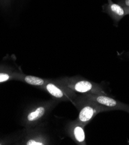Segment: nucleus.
Wrapping results in <instances>:
<instances>
[{
  "instance_id": "obj_10",
  "label": "nucleus",
  "mask_w": 129,
  "mask_h": 145,
  "mask_svg": "<svg viewBox=\"0 0 129 145\" xmlns=\"http://www.w3.org/2000/svg\"><path fill=\"white\" fill-rule=\"evenodd\" d=\"M9 79V76L4 73H0V83L5 82Z\"/></svg>"
},
{
  "instance_id": "obj_11",
  "label": "nucleus",
  "mask_w": 129,
  "mask_h": 145,
  "mask_svg": "<svg viewBox=\"0 0 129 145\" xmlns=\"http://www.w3.org/2000/svg\"><path fill=\"white\" fill-rule=\"evenodd\" d=\"M118 3L125 8H129V0H118Z\"/></svg>"
},
{
  "instance_id": "obj_3",
  "label": "nucleus",
  "mask_w": 129,
  "mask_h": 145,
  "mask_svg": "<svg viewBox=\"0 0 129 145\" xmlns=\"http://www.w3.org/2000/svg\"><path fill=\"white\" fill-rule=\"evenodd\" d=\"M67 85L69 88L79 93L84 94H108L101 85L87 80L82 79L75 82H69Z\"/></svg>"
},
{
  "instance_id": "obj_1",
  "label": "nucleus",
  "mask_w": 129,
  "mask_h": 145,
  "mask_svg": "<svg viewBox=\"0 0 129 145\" xmlns=\"http://www.w3.org/2000/svg\"><path fill=\"white\" fill-rule=\"evenodd\" d=\"M85 99L81 102L78 117L79 121L82 125L87 124L98 113L110 111L109 108L99 105L93 101L85 97Z\"/></svg>"
},
{
  "instance_id": "obj_6",
  "label": "nucleus",
  "mask_w": 129,
  "mask_h": 145,
  "mask_svg": "<svg viewBox=\"0 0 129 145\" xmlns=\"http://www.w3.org/2000/svg\"><path fill=\"white\" fill-rule=\"evenodd\" d=\"M46 89L48 93L53 97L58 99H62L69 98L66 94L65 90L64 91L61 87L57 86L53 83H49L47 84Z\"/></svg>"
},
{
  "instance_id": "obj_9",
  "label": "nucleus",
  "mask_w": 129,
  "mask_h": 145,
  "mask_svg": "<svg viewBox=\"0 0 129 145\" xmlns=\"http://www.w3.org/2000/svg\"><path fill=\"white\" fill-rule=\"evenodd\" d=\"M24 80L28 84L34 86H42L44 84V80L42 79L33 76H26Z\"/></svg>"
},
{
  "instance_id": "obj_8",
  "label": "nucleus",
  "mask_w": 129,
  "mask_h": 145,
  "mask_svg": "<svg viewBox=\"0 0 129 145\" xmlns=\"http://www.w3.org/2000/svg\"><path fill=\"white\" fill-rule=\"evenodd\" d=\"M46 109L44 107L40 106L35 111L31 112L28 115L27 119L28 121H35L41 118L44 115Z\"/></svg>"
},
{
  "instance_id": "obj_14",
  "label": "nucleus",
  "mask_w": 129,
  "mask_h": 145,
  "mask_svg": "<svg viewBox=\"0 0 129 145\" xmlns=\"http://www.w3.org/2000/svg\"><path fill=\"white\" fill-rule=\"evenodd\" d=\"M126 56L129 58V51H128V52H127V53H126Z\"/></svg>"
},
{
  "instance_id": "obj_5",
  "label": "nucleus",
  "mask_w": 129,
  "mask_h": 145,
  "mask_svg": "<svg viewBox=\"0 0 129 145\" xmlns=\"http://www.w3.org/2000/svg\"><path fill=\"white\" fill-rule=\"evenodd\" d=\"M30 0H0V10L6 13L21 11L27 5Z\"/></svg>"
},
{
  "instance_id": "obj_12",
  "label": "nucleus",
  "mask_w": 129,
  "mask_h": 145,
  "mask_svg": "<svg viewBox=\"0 0 129 145\" xmlns=\"http://www.w3.org/2000/svg\"><path fill=\"white\" fill-rule=\"evenodd\" d=\"M27 145H43L44 144L42 142H37L36 141L34 140H29L27 142Z\"/></svg>"
},
{
  "instance_id": "obj_2",
  "label": "nucleus",
  "mask_w": 129,
  "mask_h": 145,
  "mask_svg": "<svg viewBox=\"0 0 129 145\" xmlns=\"http://www.w3.org/2000/svg\"><path fill=\"white\" fill-rule=\"evenodd\" d=\"M85 98L94 101L96 103L109 108L110 110H119L129 113V105L117 100L108 94H85Z\"/></svg>"
},
{
  "instance_id": "obj_4",
  "label": "nucleus",
  "mask_w": 129,
  "mask_h": 145,
  "mask_svg": "<svg viewBox=\"0 0 129 145\" xmlns=\"http://www.w3.org/2000/svg\"><path fill=\"white\" fill-rule=\"evenodd\" d=\"M107 1V3L102 5V11L108 14L112 19L114 25L117 27L122 19L127 15L126 8L118 3L113 2L112 0Z\"/></svg>"
},
{
  "instance_id": "obj_7",
  "label": "nucleus",
  "mask_w": 129,
  "mask_h": 145,
  "mask_svg": "<svg viewBox=\"0 0 129 145\" xmlns=\"http://www.w3.org/2000/svg\"><path fill=\"white\" fill-rule=\"evenodd\" d=\"M73 135L75 140L79 144H85V137L84 128L80 125H74Z\"/></svg>"
},
{
  "instance_id": "obj_15",
  "label": "nucleus",
  "mask_w": 129,
  "mask_h": 145,
  "mask_svg": "<svg viewBox=\"0 0 129 145\" xmlns=\"http://www.w3.org/2000/svg\"><path fill=\"white\" fill-rule=\"evenodd\" d=\"M1 143H0V145H1Z\"/></svg>"
},
{
  "instance_id": "obj_13",
  "label": "nucleus",
  "mask_w": 129,
  "mask_h": 145,
  "mask_svg": "<svg viewBox=\"0 0 129 145\" xmlns=\"http://www.w3.org/2000/svg\"><path fill=\"white\" fill-rule=\"evenodd\" d=\"M126 9L127 15H129V8H126Z\"/></svg>"
}]
</instances>
